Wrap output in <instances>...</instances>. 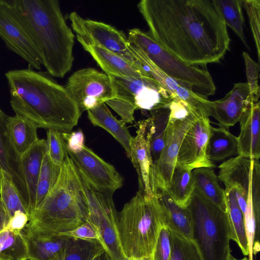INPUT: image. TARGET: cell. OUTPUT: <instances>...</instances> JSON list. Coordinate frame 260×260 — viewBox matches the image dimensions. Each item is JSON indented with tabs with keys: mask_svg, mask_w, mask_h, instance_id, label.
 Listing matches in <instances>:
<instances>
[{
	"mask_svg": "<svg viewBox=\"0 0 260 260\" xmlns=\"http://www.w3.org/2000/svg\"><path fill=\"white\" fill-rule=\"evenodd\" d=\"M60 167L53 164L46 152L37 183L35 211L40 206L57 182Z\"/></svg>",
	"mask_w": 260,
	"mask_h": 260,
	"instance_id": "d590c367",
	"label": "cell"
},
{
	"mask_svg": "<svg viewBox=\"0 0 260 260\" xmlns=\"http://www.w3.org/2000/svg\"><path fill=\"white\" fill-rule=\"evenodd\" d=\"M243 8L248 17L249 25L255 44L258 63L260 60V1L243 0Z\"/></svg>",
	"mask_w": 260,
	"mask_h": 260,
	"instance_id": "f35d334b",
	"label": "cell"
},
{
	"mask_svg": "<svg viewBox=\"0 0 260 260\" xmlns=\"http://www.w3.org/2000/svg\"><path fill=\"white\" fill-rule=\"evenodd\" d=\"M224 22L237 35L246 48L250 50L246 41L243 13V0H215Z\"/></svg>",
	"mask_w": 260,
	"mask_h": 260,
	"instance_id": "d6a6232c",
	"label": "cell"
},
{
	"mask_svg": "<svg viewBox=\"0 0 260 260\" xmlns=\"http://www.w3.org/2000/svg\"><path fill=\"white\" fill-rule=\"evenodd\" d=\"M0 260H5V259H0Z\"/></svg>",
	"mask_w": 260,
	"mask_h": 260,
	"instance_id": "f5cc1de1",
	"label": "cell"
},
{
	"mask_svg": "<svg viewBox=\"0 0 260 260\" xmlns=\"http://www.w3.org/2000/svg\"><path fill=\"white\" fill-rule=\"evenodd\" d=\"M244 60L247 83L249 85L252 102L256 103L260 97V88L258 83L260 70L259 63L255 62L246 52H242Z\"/></svg>",
	"mask_w": 260,
	"mask_h": 260,
	"instance_id": "ab89813d",
	"label": "cell"
},
{
	"mask_svg": "<svg viewBox=\"0 0 260 260\" xmlns=\"http://www.w3.org/2000/svg\"><path fill=\"white\" fill-rule=\"evenodd\" d=\"M192 171L176 162L171 182L166 190L174 201L183 208L187 207L195 188Z\"/></svg>",
	"mask_w": 260,
	"mask_h": 260,
	"instance_id": "4dcf8cb0",
	"label": "cell"
},
{
	"mask_svg": "<svg viewBox=\"0 0 260 260\" xmlns=\"http://www.w3.org/2000/svg\"><path fill=\"white\" fill-rule=\"evenodd\" d=\"M88 213L82 179L67 152L57 182L29 216L27 225L43 234L57 235L84 223Z\"/></svg>",
	"mask_w": 260,
	"mask_h": 260,
	"instance_id": "277c9868",
	"label": "cell"
},
{
	"mask_svg": "<svg viewBox=\"0 0 260 260\" xmlns=\"http://www.w3.org/2000/svg\"><path fill=\"white\" fill-rule=\"evenodd\" d=\"M105 104L109 106L116 112L121 117V120L125 123H132L134 122V114L137 109L132 103L115 98L106 101Z\"/></svg>",
	"mask_w": 260,
	"mask_h": 260,
	"instance_id": "7bdbcfd3",
	"label": "cell"
},
{
	"mask_svg": "<svg viewBox=\"0 0 260 260\" xmlns=\"http://www.w3.org/2000/svg\"><path fill=\"white\" fill-rule=\"evenodd\" d=\"M169 231L171 252L169 260H202L193 242L170 230Z\"/></svg>",
	"mask_w": 260,
	"mask_h": 260,
	"instance_id": "8d00e7d4",
	"label": "cell"
},
{
	"mask_svg": "<svg viewBox=\"0 0 260 260\" xmlns=\"http://www.w3.org/2000/svg\"><path fill=\"white\" fill-rule=\"evenodd\" d=\"M59 235L82 239L95 240L101 243V238L96 230L87 220L76 228Z\"/></svg>",
	"mask_w": 260,
	"mask_h": 260,
	"instance_id": "ee69618b",
	"label": "cell"
},
{
	"mask_svg": "<svg viewBox=\"0 0 260 260\" xmlns=\"http://www.w3.org/2000/svg\"><path fill=\"white\" fill-rule=\"evenodd\" d=\"M147 119L138 122L137 135L131 141V160L138 176L139 190L148 197L154 194L150 185L153 161L150 150V138L147 134Z\"/></svg>",
	"mask_w": 260,
	"mask_h": 260,
	"instance_id": "ac0fdd59",
	"label": "cell"
},
{
	"mask_svg": "<svg viewBox=\"0 0 260 260\" xmlns=\"http://www.w3.org/2000/svg\"><path fill=\"white\" fill-rule=\"evenodd\" d=\"M87 111L88 118L92 124L109 133L122 145L131 159V141L133 137L125 123L115 117L105 103Z\"/></svg>",
	"mask_w": 260,
	"mask_h": 260,
	"instance_id": "484cf974",
	"label": "cell"
},
{
	"mask_svg": "<svg viewBox=\"0 0 260 260\" xmlns=\"http://www.w3.org/2000/svg\"><path fill=\"white\" fill-rule=\"evenodd\" d=\"M13 11L51 76L62 78L72 69L75 35L57 0H10Z\"/></svg>",
	"mask_w": 260,
	"mask_h": 260,
	"instance_id": "3957f363",
	"label": "cell"
},
{
	"mask_svg": "<svg viewBox=\"0 0 260 260\" xmlns=\"http://www.w3.org/2000/svg\"><path fill=\"white\" fill-rule=\"evenodd\" d=\"M171 252L169 230L165 225L161 229L151 255L152 260H169Z\"/></svg>",
	"mask_w": 260,
	"mask_h": 260,
	"instance_id": "b9f144b4",
	"label": "cell"
},
{
	"mask_svg": "<svg viewBox=\"0 0 260 260\" xmlns=\"http://www.w3.org/2000/svg\"><path fill=\"white\" fill-rule=\"evenodd\" d=\"M165 225V212L158 193L148 197L138 191L118 212V231L125 256H151Z\"/></svg>",
	"mask_w": 260,
	"mask_h": 260,
	"instance_id": "5b68a950",
	"label": "cell"
},
{
	"mask_svg": "<svg viewBox=\"0 0 260 260\" xmlns=\"http://www.w3.org/2000/svg\"><path fill=\"white\" fill-rule=\"evenodd\" d=\"M10 219V217L0 200V232L7 228Z\"/></svg>",
	"mask_w": 260,
	"mask_h": 260,
	"instance_id": "7dc6e473",
	"label": "cell"
},
{
	"mask_svg": "<svg viewBox=\"0 0 260 260\" xmlns=\"http://www.w3.org/2000/svg\"><path fill=\"white\" fill-rule=\"evenodd\" d=\"M253 210L256 223V231H259L260 221V164L258 160H253L250 182Z\"/></svg>",
	"mask_w": 260,
	"mask_h": 260,
	"instance_id": "60d3db41",
	"label": "cell"
},
{
	"mask_svg": "<svg viewBox=\"0 0 260 260\" xmlns=\"http://www.w3.org/2000/svg\"><path fill=\"white\" fill-rule=\"evenodd\" d=\"M28 221L29 216L28 214L21 211H17L10 218L6 229L14 232H21L28 223Z\"/></svg>",
	"mask_w": 260,
	"mask_h": 260,
	"instance_id": "bcb514c9",
	"label": "cell"
},
{
	"mask_svg": "<svg viewBox=\"0 0 260 260\" xmlns=\"http://www.w3.org/2000/svg\"><path fill=\"white\" fill-rule=\"evenodd\" d=\"M0 259L28 260L25 241L21 232L7 229L0 232Z\"/></svg>",
	"mask_w": 260,
	"mask_h": 260,
	"instance_id": "836d02e7",
	"label": "cell"
},
{
	"mask_svg": "<svg viewBox=\"0 0 260 260\" xmlns=\"http://www.w3.org/2000/svg\"><path fill=\"white\" fill-rule=\"evenodd\" d=\"M146 32L188 65L207 68L229 50L227 26L215 0H142Z\"/></svg>",
	"mask_w": 260,
	"mask_h": 260,
	"instance_id": "6da1fadb",
	"label": "cell"
},
{
	"mask_svg": "<svg viewBox=\"0 0 260 260\" xmlns=\"http://www.w3.org/2000/svg\"><path fill=\"white\" fill-rule=\"evenodd\" d=\"M231 234V240L235 241L244 256L249 253L244 218L237 203L234 189H224Z\"/></svg>",
	"mask_w": 260,
	"mask_h": 260,
	"instance_id": "f546056e",
	"label": "cell"
},
{
	"mask_svg": "<svg viewBox=\"0 0 260 260\" xmlns=\"http://www.w3.org/2000/svg\"><path fill=\"white\" fill-rule=\"evenodd\" d=\"M38 128L36 124L26 117L18 114L9 116L7 131L9 141L20 159L40 139Z\"/></svg>",
	"mask_w": 260,
	"mask_h": 260,
	"instance_id": "d4e9b609",
	"label": "cell"
},
{
	"mask_svg": "<svg viewBox=\"0 0 260 260\" xmlns=\"http://www.w3.org/2000/svg\"><path fill=\"white\" fill-rule=\"evenodd\" d=\"M104 253V247L97 240L69 237L59 260H94Z\"/></svg>",
	"mask_w": 260,
	"mask_h": 260,
	"instance_id": "1f68e13d",
	"label": "cell"
},
{
	"mask_svg": "<svg viewBox=\"0 0 260 260\" xmlns=\"http://www.w3.org/2000/svg\"><path fill=\"white\" fill-rule=\"evenodd\" d=\"M69 18L81 45H92L108 50L144 70L135 58L127 37L123 31L104 22L84 18L76 12H71Z\"/></svg>",
	"mask_w": 260,
	"mask_h": 260,
	"instance_id": "9c48e42d",
	"label": "cell"
},
{
	"mask_svg": "<svg viewBox=\"0 0 260 260\" xmlns=\"http://www.w3.org/2000/svg\"><path fill=\"white\" fill-rule=\"evenodd\" d=\"M10 105L15 114L35 122L38 128L69 133L82 112L64 86L45 73L27 69L5 73Z\"/></svg>",
	"mask_w": 260,
	"mask_h": 260,
	"instance_id": "7a4b0ae2",
	"label": "cell"
},
{
	"mask_svg": "<svg viewBox=\"0 0 260 260\" xmlns=\"http://www.w3.org/2000/svg\"><path fill=\"white\" fill-rule=\"evenodd\" d=\"M82 181L88 205L86 220L96 230L107 259L128 260L120 244L118 231V212L113 202V194L97 191Z\"/></svg>",
	"mask_w": 260,
	"mask_h": 260,
	"instance_id": "ba28073f",
	"label": "cell"
},
{
	"mask_svg": "<svg viewBox=\"0 0 260 260\" xmlns=\"http://www.w3.org/2000/svg\"><path fill=\"white\" fill-rule=\"evenodd\" d=\"M127 37L131 45L143 51L161 70L182 84L206 96L215 93L216 87L207 68L187 64L139 28L130 29Z\"/></svg>",
	"mask_w": 260,
	"mask_h": 260,
	"instance_id": "52a82bcc",
	"label": "cell"
},
{
	"mask_svg": "<svg viewBox=\"0 0 260 260\" xmlns=\"http://www.w3.org/2000/svg\"><path fill=\"white\" fill-rule=\"evenodd\" d=\"M81 178L95 190L112 194L123 184V178L115 167L85 145L73 153L65 148Z\"/></svg>",
	"mask_w": 260,
	"mask_h": 260,
	"instance_id": "4fadbf2b",
	"label": "cell"
},
{
	"mask_svg": "<svg viewBox=\"0 0 260 260\" xmlns=\"http://www.w3.org/2000/svg\"><path fill=\"white\" fill-rule=\"evenodd\" d=\"M116 92V98L129 102L137 109L148 110L167 106L173 99L151 76L141 77L108 75Z\"/></svg>",
	"mask_w": 260,
	"mask_h": 260,
	"instance_id": "7c38bea8",
	"label": "cell"
},
{
	"mask_svg": "<svg viewBox=\"0 0 260 260\" xmlns=\"http://www.w3.org/2000/svg\"><path fill=\"white\" fill-rule=\"evenodd\" d=\"M194 187L206 199L227 213L225 190L212 168H199L192 171Z\"/></svg>",
	"mask_w": 260,
	"mask_h": 260,
	"instance_id": "83f0119b",
	"label": "cell"
},
{
	"mask_svg": "<svg viewBox=\"0 0 260 260\" xmlns=\"http://www.w3.org/2000/svg\"><path fill=\"white\" fill-rule=\"evenodd\" d=\"M61 135L65 142V148L71 152L80 151L84 145V136L81 129L71 133H61Z\"/></svg>",
	"mask_w": 260,
	"mask_h": 260,
	"instance_id": "f6af8a7d",
	"label": "cell"
},
{
	"mask_svg": "<svg viewBox=\"0 0 260 260\" xmlns=\"http://www.w3.org/2000/svg\"><path fill=\"white\" fill-rule=\"evenodd\" d=\"M260 102H251L239 122L238 155L259 160L260 157Z\"/></svg>",
	"mask_w": 260,
	"mask_h": 260,
	"instance_id": "ffe728a7",
	"label": "cell"
},
{
	"mask_svg": "<svg viewBox=\"0 0 260 260\" xmlns=\"http://www.w3.org/2000/svg\"><path fill=\"white\" fill-rule=\"evenodd\" d=\"M128 260H152L151 256L141 257H128Z\"/></svg>",
	"mask_w": 260,
	"mask_h": 260,
	"instance_id": "c3c4849f",
	"label": "cell"
},
{
	"mask_svg": "<svg viewBox=\"0 0 260 260\" xmlns=\"http://www.w3.org/2000/svg\"><path fill=\"white\" fill-rule=\"evenodd\" d=\"M64 87L82 113L116 98L109 76L92 68L74 72Z\"/></svg>",
	"mask_w": 260,
	"mask_h": 260,
	"instance_id": "30bf717a",
	"label": "cell"
},
{
	"mask_svg": "<svg viewBox=\"0 0 260 260\" xmlns=\"http://www.w3.org/2000/svg\"><path fill=\"white\" fill-rule=\"evenodd\" d=\"M227 260H248V259L246 256H245L241 259L237 258L234 257L231 252L228 257Z\"/></svg>",
	"mask_w": 260,
	"mask_h": 260,
	"instance_id": "681fc988",
	"label": "cell"
},
{
	"mask_svg": "<svg viewBox=\"0 0 260 260\" xmlns=\"http://www.w3.org/2000/svg\"><path fill=\"white\" fill-rule=\"evenodd\" d=\"M101 256H100L99 257H97L95 259H94V260H102V258H101Z\"/></svg>",
	"mask_w": 260,
	"mask_h": 260,
	"instance_id": "f907efd6",
	"label": "cell"
},
{
	"mask_svg": "<svg viewBox=\"0 0 260 260\" xmlns=\"http://www.w3.org/2000/svg\"><path fill=\"white\" fill-rule=\"evenodd\" d=\"M1 168L0 167V185H1Z\"/></svg>",
	"mask_w": 260,
	"mask_h": 260,
	"instance_id": "816d5d0a",
	"label": "cell"
},
{
	"mask_svg": "<svg viewBox=\"0 0 260 260\" xmlns=\"http://www.w3.org/2000/svg\"><path fill=\"white\" fill-rule=\"evenodd\" d=\"M0 200L10 218L17 211L28 215L27 207L12 178L6 172L1 169Z\"/></svg>",
	"mask_w": 260,
	"mask_h": 260,
	"instance_id": "e575fe53",
	"label": "cell"
},
{
	"mask_svg": "<svg viewBox=\"0 0 260 260\" xmlns=\"http://www.w3.org/2000/svg\"><path fill=\"white\" fill-rule=\"evenodd\" d=\"M130 48L142 67L173 99L187 104L192 110L209 117L210 101L207 96L196 92L170 77L156 66L139 49L130 44Z\"/></svg>",
	"mask_w": 260,
	"mask_h": 260,
	"instance_id": "9a60e30c",
	"label": "cell"
},
{
	"mask_svg": "<svg viewBox=\"0 0 260 260\" xmlns=\"http://www.w3.org/2000/svg\"><path fill=\"white\" fill-rule=\"evenodd\" d=\"M211 125L209 117H199L185 134L181 142L176 162L191 170L216 167L206 155Z\"/></svg>",
	"mask_w": 260,
	"mask_h": 260,
	"instance_id": "2e32d148",
	"label": "cell"
},
{
	"mask_svg": "<svg viewBox=\"0 0 260 260\" xmlns=\"http://www.w3.org/2000/svg\"><path fill=\"white\" fill-rule=\"evenodd\" d=\"M82 46L107 75L129 77L150 76L144 69L137 68L112 51L92 45H82Z\"/></svg>",
	"mask_w": 260,
	"mask_h": 260,
	"instance_id": "cb8c5ba5",
	"label": "cell"
},
{
	"mask_svg": "<svg viewBox=\"0 0 260 260\" xmlns=\"http://www.w3.org/2000/svg\"><path fill=\"white\" fill-rule=\"evenodd\" d=\"M251 102L247 82L235 83L223 98L210 101L209 116L216 119L220 127L228 128L239 121Z\"/></svg>",
	"mask_w": 260,
	"mask_h": 260,
	"instance_id": "e0dca14e",
	"label": "cell"
},
{
	"mask_svg": "<svg viewBox=\"0 0 260 260\" xmlns=\"http://www.w3.org/2000/svg\"><path fill=\"white\" fill-rule=\"evenodd\" d=\"M9 116L0 108V167L12 178L27 207L28 196L22 172L20 159L15 153L7 131Z\"/></svg>",
	"mask_w": 260,
	"mask_h": 260,
	"instance_id": "7402d4cb",
	"label": "cell"
},
{
	"mask_svg": "<svg viewBox=\"0 0 260 260\" xmlns=\"http://www.w3.org/2000/svg\"><path fill=\"white\" fill-rule=\"evenodd\" d=\"M187 208L192 219L193 240L202 260H227L231 252L227 213L195 188Z\"/></svg>",
	"mask_w": 260,
	"mask_h": 260,
	"instance_id": "8992f818",
	"label": "cell"
},
{
	"mask_svg": "<svg viewBox=\"0 0 260 260\" xmlns=\"http://www.w3.org/2000/svg\"><path fill=\"white\" fill-rule=\"evenodd\" d=\"M46 152V141L43 139H39L20 159L27 192L29 216L35 210L37 183Z\"/></svg>",
	"mask_w": 260,
	"mask_h": 260,
	"instance_id": "603a6c76",
	"label": "cell"
},
{
	"mask_svg": "<svg viewBox=\"0 0 260 260\" xmlns=\"http://www.w3.org/2000/svg\"><path fill=\"white\" fill-rule=\"evenodd\" d=\"M238 154L237 137L228 128L211 126L208 140L206 155L211 162L224 160Z\"/></svg>",
	"mask_w": 260,
	"mask_h": 260,
	"instance_id": "f1b7e54d",
	"label": "cell"
},
{
	"mask_svg": "<svg viewBox=\"0 0 260 260\" xmlns=\"http://www.w3.org/2000/svg\"><path fill=\"white\" fill-rule=\"evenodd\" d=\"M0 38L7 47L26 61L29 67L41 69V58L20 24L10 0H0Z\"/></svg>",
	"mask_w": 260,
	"mask_h": 260,
	"instance_id": "5bb4252c",
	"label": "cell"
},
{
	"mask_svg": "<svg viewBox=\"0 0 260 260\" xmlns=\"http://www.w3.org/2000/svg\"><path fill=\"white\" fill-rule=\"evenodd\" d=\"M203 115H205L193 111L183 118H175L169 114L165 147L159 159L153 166L150 177V185L153 194L168 188L182 140L195 120Z\"/></svg>",
	"mask_w": 260,
	"mask_h": 260,
	"instance_id": "8fae6325",
	"label": "cell"
},
{
	"mask_svg": "<svg viewBox=\"0 0 260 260\" xmlns=\"http://www.w3.org/2000/svg\"><path fill=\"white\" fill-rule=\"evenodd\" d=\"M253 160L238 155L219 166L217 177L224 185V189L233 188L247 199Z\"/></svg>",
	"mask_w": 260,
	"mask_h": 260,
	"instance_id": "44dd1931",
	"label": "cell"
},
{
	"mask_svg": "<svg viewBox=\"0 0 260 260\" xmlns=\"http://www.w3.org/2000/svg\"><path fill=\"white\" fill-rule=\"evenodd\" d=\"M157 193L164 208L166 226L169 230L194 243L192 219L188 208L177 205L166 190Z\"/></svg>",
	"mask_w": 260,
	"mask_h": 260,
	"instance_id": "4316f807",
	"label": "cell"
},
{
	"mask_svg": "<svg viewBox=\"0 0 260 260\" xmlns=\"http://www.w3.org/2000/svg\"><path fill=\"white\" fill-rule=\"evenodd\" d=\"M21 233L25 241L28 260H59L69 238L59 234H43L27 224Z\"/></svg>",
	"mask_w": 260,
	"mask_h": 260,
	"instance_id": "d6986e66",
	"label": "cell"
},
{
	"mask_svg": "<svg viewBox=\"0 0 260 260\" xmlns=\"http://www.w3.org/2000/svg\"><path fill=\"white\" fill-rule=\"evenodd\" d=\"M46 141L47 156L53 164L61 166L67 154L61 133L53 129L47 130Z\"/></svg>",
	"mask_w": 260,
	"mask_h": 260,
	"instance_id": "74e56055",
	"label": "cell"
}]
</instances>
